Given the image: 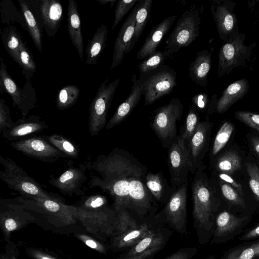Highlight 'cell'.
Here are the masks:
<instances>
[{
    "label": "cell",
    "instance_id": "6da1fadb",
    "mask_svg": "<svg viewBox=\"0 0 259 259\" xmlns=\"http://www.w3.org/2000/svg\"><path fill=\"white\" fill-rule=\"evenodd\" d=\"M85 164L90 171L89 187L108 193L116 213L126 209L142 218L153 217L157 210L154 198L144 180L147 169L129 152L116 147Z\"/></svg>",
    "mask_w": 259,
    "mask_h": 259
},
{
    "label": "cell",
    "instance_id": "7a4b0ae2",
    "mask_svg": "<svg viewBox=\"0 0 259 259\" xmlns=\"http://www.w3.org/2000/svg\"><path fill=\"white\" fill-rule=\"evenodd\" d=\"M192 182L194 228L201 245L211 239L218 203L202 168L197 170Z\"/></svg>",
    "mask_w": 259,
    "mask_h": 259
},
{
    "label": "cell",
    "instance_id": "3957f363",
    "mask_svg": "<svg viewBox=\"0 0 259 259\" xmlns=\"http://www.w3.org/2000/svg\"><path fill=\"white\" fill-rule=\"evenodd\" d=\"M203 10L202 6L193 5L178 20L165 41L163 52L167 58L172 57L182 48L189 46L197 37Z\"/></svg>",
    "mask_w": 259,
    "mask_h": 259
},
{
    "label": "cell",
    "instance_id": "277c9868",
    "mask_svg": "<svg viewBox=\"0 0 259 259\" xmlns=\"http://www.w3.org/2000/svg\"><path fill=\"white\" fill-rule=\"evenodd\" d=\"M0 163L3 166L0 179L21 197L47 199L59 197L44 189L39 183L9 157L0 155Z\"/></svg>",
    "mask_w": 259,
    "mask_h": 259
},
{
    "label": "cell",
    "instance_id": "5b68a950",
    "mask_svg": "<svg viewBox=\"0 0 259 259\" xmlns=\"http://www.w3.org/2000/svg\"><path fill=\"white\" fill-rule=\"evenodd\" d=\"M188 181L172 193L164 208L154 217L158 223L167 225L181 234H187V200Z\"/></svg>",
    "mask_w": 259,
    "mask_h": 259
},
{
    "label": "cell",
    "instance_id": "8992f818",
    "mask_svg": "<svg viewBox=\"0 0 259 259\" xmlns=\"http://www.w3.org/2000/svg\"><path fill=\"white\" fill-rule=\"evenodd\" d=\"M108 81L107 77L101 83L90 106L88 126L93 137L97 136L106 125L108 112L120 78H116L109 83Z\"/></svg>",
    "mask_w": 259,
    "mask_h": 259
},
{
    "label": "cell",
    "instance_id": "52a82bcc",
    "mask_svg": "<svg viewBox=\"0 0 259 259\" xmlns=\"http://www.w3.org/2000/svg\"><path fill=\"white\" fill-rule=\"evenodd\" d=\"M183 108L179 99L174 98L155 111L151 125L165 148L170 146L177 137V124L181 118Z\"/></svg>",
    "mask_w": 259,
    "mask_h": 259
},
{
    "label": "cell",
    "instance_id": "ba28073f",
    "mask_svg": "<svg viewBox=\"0 0 259 259\" xmlns=\"http://www.w3.org/2000/svg\"><path fill=\"white\" fill-rule=\"evenodd\" d=\"M0 92L6 93L11 97L13 105L25 118L29 111L36 105V93L30 81L26 82L20 88L9 74L2 58L0 65Z\"/></svg>",
    "mask_w": 259,
    "mask_h": 259
},
{
    "label": "cell",
    "instance_id": "9c48e42d",
    "mask_svg": "<svg viewBox=\"0 0 259 259\" xmlns=\"http://www.w3.org/2000/svg\"><path fill=\"white\" fill-rule=\"evenodd\" d=\"M172 234V231L158 223L137 244L116 259H152L165 247Z\"/></svg>",
    "mask_w": 259,
    "mask_h": 259
},
{
    "label": "cell",
    "instance_id": "30bf717a",
    "mask_svg": "<svg viewBox=\"0 0 259 259\" xmlns=\"http://www.w3.org/2000/svg\"><path fill=\"white\" fill-rule=\"evenodd\" d=\"M74 207L75 218L83 224L88 231L102 238L112 237L115 234L118 218L114 209L107 206L89 211Z\"/></svg>",
    "mask_w": 259,
    "mask_h": 259
},
{
    "label": "cell",
    "instance_id": "8fae6325",
    "mask_svg": "<svg viewBox=\"0 0 259 259\" xmlns=\"http://www.w3.org/2000/svg\"><path fill=\"white\" fill-rule=\"evenodd\" d=\"M42 33L54 37L63 19V7L58 0H27Z\"/></svg>",
    "mask_w": 259,
    "mask_h": 259
},
{
    "label": "cell",
    "instance_id": "7c38bea8",
    "mask_svg": "<svg viewBox=\"0 0 259 259\" xmlns=\"http://www.w3.org/2000/svg\"><path fill=\"white\" fill-rule=\"evenodd\" d=\"M252 217L247 215H236L231 211L224 210L217 213L210 244H220L232 240L240 235Z\"/></svg>",
    "mask_w": 259,
    "mask_h": 259
},
{
    "label": "cell",
    "instance_id": "4fadbf2b",
    "mask_svg": "<svg viewBox=\"0 0 259 259\" xmlns=\"http://www.w3.org/2000/svg\"><path fill=\"white\" fill-rule=\"evenodd\" d=\"M10 146L27 156L47 163H54L60 158L67 157L44 136H32L11 142Z\"/></svg>",
    "mask_w": 259,
    "mask_h": 259
},
{
    "label": "cell",
    "instance_id": "5bb4252c",
    "mask_svg": "<svg viewBox=\"0 0 259 259\" xmlns=\"http://www.w3.org/2000/svg\"><path fill=\"white\" fill-rule=\"evenodd\" d=\"M210 10L220 37L226 42L238 36V20L234 8L235 4L229 1H210Z\"/></svg>",
    "mask_w": 259,
    "mask_h": 259
},
{
    "label": "cell",
    "instance_id": "9a60e30c",
    "mask_svg": "<svg viewBox=\"0 0 259 259\" xmlns=\"http://www.w3.org/2000/svg\"><path fill=\"white\" fill-rule=\"evenodd\" d=\"M167 162L172 185L179 187L188 181L191 168L188 147L181 136H177L169 146Z\"/></svg>",
    "mask_w": 259,
    "mask_h": 259
},
{
    "label": "cell",
    "instance_id": "2e32d148",
    "mask_svg": "<svg viewBox=\"0 0 259 259\" xmlns=\"http://www.w3.org/2000/svg\"><path fill=\"white\" fill-rule=\"evenodd\" d=\"M176 72L168 67L153 73L143 83L145 105H150L169 94L177 85Z\"/></svg>",
    "mask_w": 259,
    "mask_h": 259
},
{
    "label": "cell",
    "instance_id": "e0dca14e",
    "mask_svg": "<svg viewBox=\"0 0 259 259\" xmlns=\"http://www.w3.org/2000/svg\"><path fill=\"white\" fill-rule=\"evenodd\" d=\"M245 35L240 34L233 40L223 45L219 51L218 77L229 73L242 65L250 56L252 47L244 44Z\"/></svg>",
    "mask_w": 259,
    "mask_h": 259
},
{
    "label": "cell",
    "instance_id": "ac0fdd59",
    "mask_svg": "<svg viewBox=\"0 0 259 259\" xmlns=\"http://www.w3.org/2000/svg\"><path fill=\"white\" fill-rule=\"evenodd\" d=\"M18 198L26 208H30L55 217L66 225H70L75 222L74 206L66 205L59 197L47 199L21 196Z\"/></svg>",
    "mask_w": 259,
    "mask_h": 259
},
{
    "label": "cell",
    "instance_id": "d6986e66",
    "mask_svg": "<svg viewBox=\"0 0 259 259\" xmlns=\"http://www.w3.org/2000/svg\"><path fill=\"white\" fill-rule=\"evenodd\" d=\"M87 169L85 163L79 164L78 167L70 166L58 178L51 175L48 182L64 195L83 196L85 192L82 185L87 181Z\"/></svg>",
    "mask_w": 259,
    "mask_h": 259
},
{
    "label": "cell",
    "instance_id": "ffe728a7",
    "mask_svg": "<svg viewBox=\"0 0 259 259\" xmlns=\"http://www.w3.org/2000/svg\"><path fill=\"white\" fill-rule=\"evenodd\" d=\"M20 204L8 203V200H1V225L5 235L18 229L34 218L25 210L26 207L19 199Z\"/></svg>",
    "mask_w": 259,
    "mask_h": 259
},
{
    "label": "cell",
    "instance_id": "44dd1931",
    "mask_svg": "<svg viewBox=\"0 0 259 259\" xmlns=\"http://www.w3.org/2000/svg\"><path fill=\"white\" fill-rule=\"evenodd\" d=\"M158 223L154 217L152 220L149 219L148 221L140 223L135 228L113 236L111 237V249L118 252L125 251L130 249L145 237Z\"/></svg>",
    "mask_w": 259,
    "mask_h": 259
},
{
    "label": "cell",
    "instance_id": "7402d4cb",
    "mask_svg": "<svg viewBox=\"0 0 259 259\" xmlns=\"http://www.w3.org/2000/svg\"><path fill=\"white\" fill-rule=\"evenodd\" d=\"M47 128L48 125L41 117L32 115L28 118L18 119L2 135L5 139L13 142L35 136Z\"/></svg>",
    "mask_w": 259,
    "mask_h": 259
},
{
    "label": "cell",
    "instance_id": "603a6c76",
    "mask_svg": "<svg viewBox=\"0 0 259 259\" xmlns=\"http://www.w3.org/2000/svg\"><path fill=\"white\" fill-rule=\"evenodd\" d=\"M211 124L208 121L200 122L188 145L190 172L194 174L202 168L201 161L207 143Z\"/></svg>",
    "mask_w": 259,
    "mask_h": 259
},
{
    "label": "cell",
    "instance_id": "cb8c5ba5",
    "mask_svg": "<svg viewBox=\"0 0 259 259\" xmlns=\"http://www.w3.org/2000/svg\"><path fill=\"white\" fill-rule=\"evenodd\" d=\"M138 9V3L126 18L116 37L111 65L112 69H114L121 63L127 46L132 39L135 31L136 15Z\"/></svg>",
    "mask_w": 259,
    "mask_h": 259
},
{
    "label": "cell",
    "instance_id": "d4e9b609",
    "mask_svg": "<svg viewBox=\"0 0 259 259\" xmlns=\"http://www.w3.org/2000/svg\"><path fill=\"white\" fill-rule=\"evenodd\" d=\"M133 85L126 99L118 107L112 117L109 119L105 126L107 130L111 129L120 124L132 112L138 105L142 95L143 82L137 79L136 74L132 76Z\"/></svg>",
    "mask_w": 259,
    "mask_h": 259
},
{
    "label": "cell",
    "instance_id": "484cf974",
    "mask_svg": "<svg viewBox=\"0 0 259 259\" xmlns=\"http://www.w3.org/2000/svg\"><path fill=\"white\" fill-rule=\"evenodd\" d=\"M177 17L176 15L167 17L151 30L143 46L137 53V58L138 59L141 60L148 57L156 52L158 46Z\"/></svg>",
    "mask_w": 259,
    "mask_h": 259
},
{
    "label": "cell",
    "instance_id": "4316f807",
    "mask_svg": "<svg viewBox=\"0 0 259 259\" xmlns=\"http://www.w3.org/2000/svg\"><path fill=\"white\" fill-rule=\"evenodd\" d=\"M67 27L73 46L75 48L81 60L83 58V42L81 28V20L78 11V4L75 0H69L67 9Z\"/></svg>",
    "mask_w": 259,
    "mask_h": 259
},
{
    "label": "cell",
    "instance_id": "83f0119b",
    "mask_svg": "<svg viewBox=\"0 0 259 259\" xmlns=\"http://www.w3.org/2000/svg\"><path fill=\"white\" fill-rule=\"evenodd\" d=\"M212 51L203 49L196 54L189 68V77L195 83L206 86L211 65Z\"/></svg>",
    "mask_w": 259,
    "mask_h": 259
},
{
    "label": "cell",
    "instance_id": "f1b7e54d",
    "mask_svg": "<svg viewBox=\"0 0 259 259\" xmlns=\"http://www.w3.org/2000/svg\"><path fill=\"white\" fill-rule=\"evenodd\" d=\"M249 83L243 78L230 84L223 92L222 96L216 104V110L219 113L226 112L238 100L242 98L247 93Z\"/></svg>",
    "mask_w": 259,
    "mask_h": 259
},
{
    "label": "cell",
    "instance_id": "f546056e",
    "mask_svg": "<svg viewBox=\"0 0 259 259\" xmlns=\"http://www.w3.org/2000/svg\"><path fill=\"white\" fill-rule=\"evenodd\" d=\"M108 29L106 26L102 24L95 32L85 50L87 58L85 64L95 65L105 49L107 40Z\"/></svg>",
    "mask_w": 259,
    "mask_h": 259
},
{
    "label": "cell",
    "instance_id": "4dcf8cb0",
    "mask_svg": "<svg viewBox=\"0 0 259 259\" xmlns=\"http://www.w3.org/2000/svg\"><path fill=\"white\" fill-rule=\"evenodd\" d=\"M1 36L8 54L21 67L19 45L21 37L17 28L11 24L6 25L1 31Z\"/></svg>",
    "mask_w": 259,
    "mask_h": 259
},
{
    "label": "cell",
    "instance_id": "1f68e13d",
    "mask_svg": "<svg viewBox=\"0 0 259 259\" xmlns=\"http://www.w3.org/2000/svg\"><path fill=\"white\" fill-rule=\"evenodd\" d=\"M18 2L20 7V12L24 18L26 31L31 36L37 50L39 52H41L42 35L36 19L30 9L27 0H19Z\"/></svg>",
    "mask_w": 259,
    "mask_h": 259
},
{
    "label": "cell",
    "instance_id": "d6a6232c",
    "mask_svg": "<svg viewBox=\"0 0 259 259\" xmlns=\"http://www.w3.org/2000/svg\"><path fill=\"white\" fill-rule=\"evenodd\" d=\"M220 259H259V239L231 247L224 252Z\"/></svg>",
    "mask_w": 259,
    "mask_h": 259
},
{
    "label": "cell",
    "instance_id": "836d02e7",
    "mask_svg": "<svg viewBox=\"0 0 259 259\" xmlns=\"http://www.w3.org/2000/svg\"><path fill=\"white\" fill-rule=\"evenodd\" d=\"M152 5V0L139 1L138 2V9L136 15L135 31L132 39L127 46L125 53H129L133 49L140 38L148 21Z\"/></svg>",
    "mask_w": 259,
    "mask_h": 259
},
{
    "label": "cell",
    "instance_id": "e575fe53",
    "mask_svg": "<svg viewBox=\"0 0 259 259\" xmlns=\"http://www.w3.org/2000/svg\"><path fill=\"white\" fill-rule=\"evenodd\" d=\"M146 185L154 199L159 202H167L170 195L168 194V186L160 172L147 173L145 176Z\"/></svg>",
    "mask_w": 259,
    "mask_h": 259
},
{
    "label": "cell",
    "instance_id": "d590c367",
    "mask_svg": "<svg viewBox=\"0 0 259 259\" xmlns=\"http://www.w3.org/2000/svg\"><path fill=\"white\" fill-rule=\"evenodd\" d=\"M44 137L53 146L64 154L67 157L76 158L78 156L79 152L78 146L67 138L56 134L50 136H44Z\"/></svg>",
    "mask_w": 259,
    "mask_h": 259
},
{
    "label": "cell",
    "instance_id": "8d00e7d4",
    "mask_svg": "<svg viewBox=\"0 0 259 259\" xmlns=\"http://www.w3.org/2000/svg\"><path fill=\"white\" fill-rule=\"evenodd\" d=\"M80 95V90L75 85H67L58 92L56 100L57 108L64 110L72 107L77 101Z\"/></svg>",
    "mask_w": 259,
    "mask_h": 259
},
{
    "label": "cell",
    "instance_id": "74e56055",
    "mask_svg": "<svg viewBox=\"0 0 259 259\" xmlns=\"http://www.w3.org/2000/svg\"><path fill=\"white\" fill-rule=\"evenodd\" d=\"M20 55L22 69V72L27 82L30 81L31 77L36 71V65L34 62L33 55L26 42L24 41L20 38Z\"/></svg>",
    "mask_w": 259,
    "mask_h": 259
},
{
    "label": "cell",
    "instance_id": "f35d334b",
    "mask_svg": "<svg viewBox=\"0 0 259 259\" xmlns=\"http://www.w3.org/2000/svg\"><path fill=\"white\" fill-rule=\"evenodd\" d=\"M241 167L239 156L234 151H228L219 157L215 163L216 169L221 173L231 175Z\"/></svg>",
    "mask_w": 259,
    "mask_h": 259
},
{
    "label": "cell",
    "instance_id": "ab89813d",
    "mask_svg": "<svg viewBox=\"0 0 259 259\" xmlns=\"http://www.w3.org/2000/svg\"><path fill=\"white\" fill-rule=\"evenodd\" d=\"M222 194L231 205L242 210H247V205L244 198L230 185L221 181L220 182Z\"/></svg>",
    "mask_w": 259,
    "mask_h": 259
},
{
    "label": "cell",
    "instance_id": "60d3db41",
    "mask_svg": "<svg viewBox=\"0 0 259 259\" xmlns=\"http://www.w3.org/2000/svg\"><path fill=\"white\" fill-rule=\"evenodd\" d=\"M194 107L190 106L184 125V128L181 137L187 145L196 132L200 123L199 116Z\"/></svg>",
    "mask_w": 259,
    "mask_h": 259
},
{
    "label": "cell",
    "instance_id": "b9f144b4",
    "mask_svg": "<svg viewBox=\"0 0 259 259\" xmlns=\"http://www.w3.org/2000/svg\"><path fill=\"white\" fill-rule=\"evenodd\" d=\"M234 131V126L229 122H225L218 132L212 146V154H217L225 146Z\"/></svg>",
    "mask_w": 259,
    "mask_h": 259
},
{
    "label": "cell",
    "instance_id": "7bdbcfd3",
    "mask_svg": "<svg viewBox=\"0 0 259 259\" xmlns=\"http://www.w3.org/2000/svg\"><path fill=\"white\" fill-rule=\"evenodd\" d=\"M167 58L164 53L156 51L152 55L141 62L138 69L141 74H145L153 71L162 64Z\"/></svg>",
    "mask_w": 259,
    "mask_h": 259
},
{
    "label": "cell",
    "instance_id": "ee69618b",
    "mask_svg": "<svg viewBox=\"0 0 259 259\" xmlns=\"http://www.w3.org/2000/svg\"><path fill=\"white\" fill-rule=\"evenodd\" d=\"M85 210H99L107 207L106 197L102 195H92L84 197L79 204L75 206Z\"/></svg>",
    "mask_w": 259,
    "mask_h": 259
},
{
    "label": "cell",
    "instance_id": "f6af8a7d",
    "mask_svg": "<svg viewBox=\"0 0 259 259\" xmlns=\"http://www.w3.org/2000/svg\"><path fill=\"white\" fill-rule=\"evenodd\" d=\"M117 213L118 218L117 226L116 233L114 235L135 228L140 223L138 222L136 219L129 213L128 210L123 209Z\"/></svg>",
    "mask_w": 259,
    "mask_h": 259
},
{
    "label": "cell",
    "instance_id": "bcb514c9",
    "mask_svg": "<svg viewBox=\"0 0 259 259\" xmlns=\"http://www.w3.org/2000/svg\"><path fill=\"white\" fill-rule=\"evenodd\" d=\"M139 2V0H120L117 3L114 11V19L112 29H113L124 16Z\"/></svg>",
    "mask_w": 259,
    "mask_h": 259
},
{
    "label": "cell",
    "instance_id": "7dc6e473",
    "mask_svg": "<svg viewBox=\"0 0 259 259\" xmlns=\"http://www.w3.org/2000/svg\"><path fill=\"white\" fill-rule=\"evenodd\" d=\"M249 176V186L259 203V168L254 163H248L246 165Z\"/></svg>",
    "mask_w": 259,
    "mask_h": 259
},
{
    "label": "cell",
    "instance_id": "c3c4849f",
    "mask_svg": "<svg viewBox=\"0 0 259 259\" xmlns=\"http://www.w3.org/2000/svg\"><path fill=\"white\" fill-rule=\"evenodd\" d=\"M14 122L10 116V110L9 106L4 99H0V134L11 127Z\"/></svg>",
    "mask_w": 259,
    "mask_h": 259
},
{
    "label": "cell",
    "instance_id": "681fc988",
    "mask_svg": "<svg viewBox=\"0 0 259 259\" xmlns=\"http://www.w3.org/2000/svg\"><path fill=\"white\" fill-rule=\"evenodd\" d=\"M237 119L247 125L259 131V114L248 112L238 111L235 112Z\"/></svg>",
    "mask_w": 259,
    "mask_h": 259
},
{
    "label": "cell",
    "instance_id": "f907efd6",
    "mask_svg": "<svg viewBox=\"0 0 259 259\" xmlns=\"http://www.w3.org/2000/svg\"><path fill=\"white\" fill-rule=\"evenodd\" d=\"M197 251L195 247H183L163 259H191Z\"/></svg>",
    "mask_w": 259,
    "mask_h": 259
},
{
    "label": "cell",
    "instance_id": "816d5d0a",
    "mask_svg": "<svg viewBox=\"0 0 259 259\" xmlns=\"http://www.w3.org/2000/svg\"><path fill=\"white\" fill-rule=\"evenodd\" d=\"M191 101L194 107L201 112H204L210 105L208 95L204 93L197 94L192 97Z\"/></svg>",
    "mask_w": 259,
    "mask_h": 259
},
{
    "label": "cell",
    "instance_id": "f5cc1de1",
    "mask_svg": "<svg viewBox=\"0 0 259 259\" xmlns=\"http://www.w3.org/2000/svg\"><path fill=\"white\" fill-rule=\"evenodd\" d=\"M77 237L90 248L101 253H105L106 252V247L91 237L84 234H77Z\"/></svg>",
    "mask_w": 259,
    "mask_h": 259
},
{
    "label": "cell",
    "instance_id": "db71d44e",
    "mask_svg": "<svg viewBox=\"0 0 259 259\" xmlns=\"http://www.w3.org/2000/svg\"><path fill=\"white\" fill-rule=\"evenodd\" d=\"M237 239L246 241L259 239V223L244 231Z\"/></svg>",
    "mask_w": 259,
    "mask_h": 259
},
{
    "label": "cell",
    "instance_id": "11a10c76",
    "mask_svg": "<svg viewBox=\"0 0 259 259\" xmlns=\"http://www.w3.org/2000/svg\"><path fill=\"white\" fill-rule=\"evenodd\" d=\"M219 177L222 181L226 182L229 185H230L235 188V190L239 192L241 195H243V191L242 186L238 183L234 179L227 174L221 173L219 174Z\"/></svg>",
    "mask_w": 259,
    "mask_h": 259
},
{
    "label": "cell",
    "instance_id": "9f6ffc18",
    "mask_svg": "<svg viewBox=\"0 0 259 259\" xmlns=\"http://www.w3.org/2000/svg\"><path fill=\"white\" fill-rule=\"evenodd\" d=\"M29 252L30 254L36 259H56L38 250H32Z\"/></svg>",
    "mask_w": 259,
    "mask_h": 259
},
{
    "label": "cell",
    "instance_id": "6f0895ef",
    "mask_svg": "<svg viewBox=\"0 0 259 259\" xmlns=\"http://www.w3.org/2000/svg\"><path fill=\"white\" fill-rule=\"evenodd\" d=\"M251 145L255 153L259 157V137H253L251 139Z\"/></svg>",
    "mask_w": 259,
    "mask_h": 259
},
{
    "label": "cell",
    "instance_id": "680465c9",
    "mask_svg": "<svg viewBox=\"0 0 259 259\" xmlns=\"http://www.w3.org/2000/svg\"><path fill=\"white\" fill-rule=\"evenodd\" d=\"M97 2L99 3L101 5H107V4H110L111 7H112L115 2H116V0H96Z\"/></svg>",
    "mask_w": 259,
    "mask_h": 259
},
{
    "label": "cell",
    "instance_id": "91938a15",
    "mask_svg": "<svg viewBox=\"0 0 259 259\" xmlns=\"http://www.w3.org/2000/svg\"><path fill=\"white\" fill-rule=\"evenodd\" d=\"M214 258H215V255L213 254H211V255H208V256H207L206 257H205L204 259H214Z\"/></svg>",
    "mask_w": 259,
    "mask_h": 259
},
{
    "label": "cell",
    "instance_id": "94428289",
    "mask_svg": "<svg viewBox=\"0 0 259 259\" xmlns=\"http://www.w3.org/2000/svg\"><path fill=\"white\" fill-rule=\"evenodd\" d=\"M11 259H17V258L15 257H12Z\"/></svg>",
    "mask_w": 259,
    "mask_h": 259
}]
</instances>
